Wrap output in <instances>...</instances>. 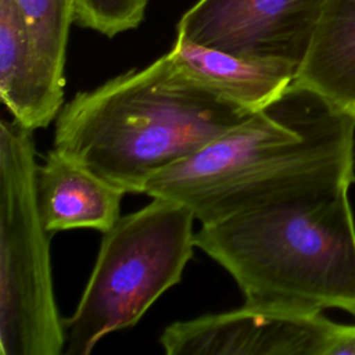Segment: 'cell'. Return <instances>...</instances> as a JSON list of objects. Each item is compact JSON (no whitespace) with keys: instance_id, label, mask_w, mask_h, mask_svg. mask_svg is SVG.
I'll list each match as a JSON object with an SVG mask.
<instances>
[{"instance_id":"obj_1","label":"cell","mask_w":355,"mask_h":355,"mask_svg":"<svg viewBox=\"0 0 355 355\" xmlns=\"http://www.w3.org/2000/svg\"><path fill=\"white\" fill-rule=\"evenodd\" d=\"M355 116L291 85L280 97L154 175L143 194L186 205L201 225L355 176Z\"/></svg>"},{"instance_id":"obj_2","label":"cell","mask_w":355,"mask_h":355,"mask_svg":"<svg viewBox=\"0 0 355 355\" xmlns=\"http://www.w3.org/2000/svg\"><path fill=\"white\" fill-rule=\"evenodd\" d=\"M252 111L180 72L168 53L76 93L55 118L53 147L125 193H143Z\"/></svg>"},{"instance_id":"obj_3","label":"cell","mask_w":355,"mask_h":355,"mask_svg":"<svg viewBox=\"0 0 355 355\" xmlns=\"http://www.w3.org/2000/svg\"><path fill=\"white\" fill-rule=\"evenodd\" d=\"M355 176L201 225L196 247L226 269L244 302L297 312L338 308L355 318Z\"/></svg>"},{"instance_id":"obj_4","label":"cell","mask_w":355,"mask_h":355,"mask_svg":"<svg viewBox=\"0 0 355 355\" xmlns=\"http://www.w3.org/2000/svg\"><path fill=\"white\" fill-rule=\"evenodd\" d=\"M194 220L186 205L153 197L104 233L79 304L64 320L68 355H87L104 336L135 326L180 282L196 247Z\"/></svg>"},{"instance_id":"obj_5","label":"cell","mask_w":355,"mask_h":355,"mask_svg":"<svg viewBox=\"0 0 355 355\" xmlns=\"http://www.w3.org/2000/svg\"><path fill=\"white\" fill-rule=\"evenodd\" d=\"M33 130L0 122V352L60 355L65 324L55 302L50 232L36 198Z\"/></svg>"},{"instance_id":"obj_6","label":"cell","mask_w":355,"mask_h":355,"mask_svg":"<svg viewBox=\"0 0 355 355\" xmlns=\"http://www.w3.org/2000/svg\"><path fill=\"white\" fill-rule=\"evenodd\" d=\"M340 323L322 312L248 304L166 326L159 336L169 355H333Z\"/></svg>"},{"instance_id":"obj_7","label":"cell","mask_w":355,"mask_h":355,"mask_svg":"<svg viewBox=\"0 0 355 355\" xmlns=\"http://www.w3.org/2000/svg\"><path fill=\"white\" fill-rule=\"evenodd\" d=\"M327 0H198L176 37L255 58L300 65Z\"/></svg>"},{"instance_id":"obj_8","label":"cell","mask_w":355,"mask_h":355,"mask_svg":"<svg viewBox=\"0 0 355 355\" xmlns=\"http://www.w3.org/2000/svg\"><path fill=\"white\" fill-rule=\"evenodd\" d=\"M125 191L57 148L36 172L40 218L50 233L90 227L108 232L121 218Z\"/></svg>"},{"instance_id":"obj_9","label":"cell","mask_w":355,"mask_h":355,"mask_svg":"<svg viewBox=\"0 0 355 355\" xmlns=\"http://www.w3.org/2000/svg\"><path fill=\"white\" fill-rule=\"evenodd\" d=\"M168 55L186 76L252 112L280 97L298 69L287 60L237 55L182 37L175 39Z\"/></svg>"},{"instance_id":"obj_10","label":"cell","mask_w":355,"mask_h":355,"mask_svg":"<svg viewBox=\"0 0 355 355\" xmlns=\"http://www.w3.org/2000/svg\"><path fill=\"white\" fill-rule=\"evenodd\" d=\"M0 96L12 119L31 130L49 126L64 105V93L50 83L31 49L15 0H0Z\"/></svg>"},{"instance_id":"obj_11","label":"cell","mask_w":355,"mask_h":355,"mask_svg":"<svg viewBox=\"0 0 355 355\" xmlns=\"http://www.w3.org/2000/svg\"><path fill=\"white\" fill-rule=\"evenodd\" d=\"M293 83L355 116V0H327Z\"/></svg>"},{"instance_id":"obj_12","label":"cell","mask_w":355,"mask_h":355,"mask_svg":"<svg viewBox=\"0 0 355 355\" xmlns=\"http://www.w3.org/2000/svg\"><path fill=\"white\" fill-rule=\"evenodd\" d=\"M28 32L31 49L50 80L61 93L65 86V58L69 25L73 22L72 0H15Z\"/></svg>"},{"instance_id":"obj_13","label":"cell","mask_w":355,"mask_h":355,"mask_svg":"<svg viewBox=\"0 0 355 355\" xmlns=\"http://www.w3.org/2000/svg\"><path fill=\"white\" fill-rule=\"evenodd\" d=\"M73 22L107 37L137 28L148 0H72Z\"/></svg>"}]
</instances>
